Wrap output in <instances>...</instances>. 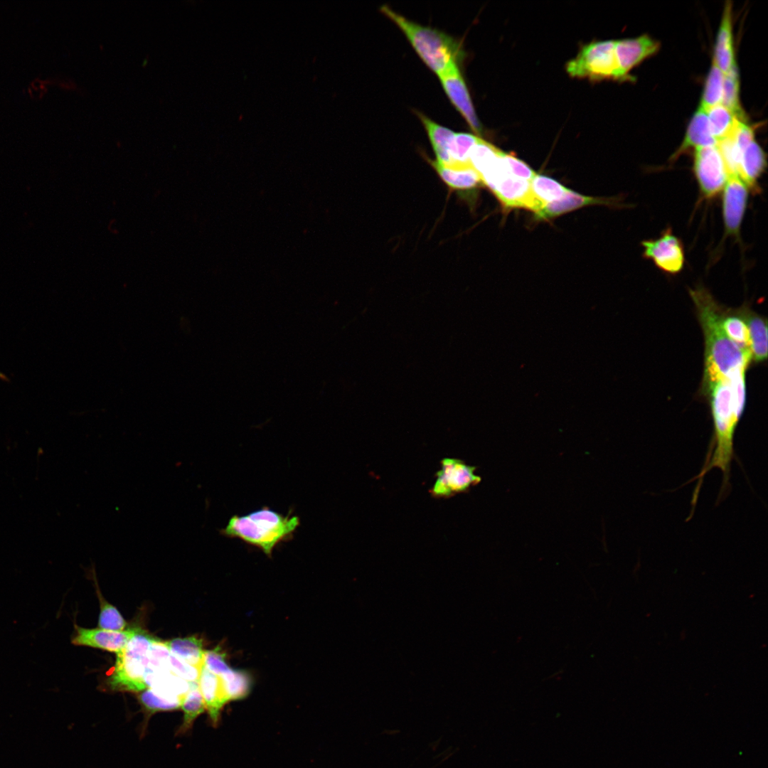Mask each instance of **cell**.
I'll list each match as a JSON object with an SVG mask.
<instances>
[{"instance_id":"6da1fadb","label":"cell","mask_w":768,"mask_h":768,"mask_svg":"<svg viewBox=\"0 0 768 768\" xmlns=\"http://www.w3.org/2000/svg\"><path fill=\"white\" fill-rule=\"evenodd\" d=\"M380 10L402 31L422 60L437 76L464 59L462 43L452 36L409 20L388 5Z\"/></svg>"},{"instance_id":"7a4b0ae2","label":"cell","mask_w":768,"mask_h":768,"mask_svg":"<svg viewBox=\"0 0 768 768\" xmlns=\"http://www.w3.org/2000/svg\"><path fill=\"white\" fill-rule=\"evenodd\" d=\"M299 524L298 516L291 513L284 516L265 506L244 516H233L220 533L257 547L270 556L279 543L292 538Z\"/></svg>"},{"instance_id":"3957f363","label":"cell","mask_w":768,"mask_h":768,"mask_svg":"<svg viewBox=\"0 0 768 768\" xmlns=\"http://www.w3.org/2000/svg\"><path fill=\"white\" fill-rule=\"evenodd\" d=\"M154 638L138 629L126 646L117 653L109 684L113 690L139 692L146 689L144 676L148 654Z\"/></svg>"},{"instance_id":"277c9868","label":"cell","mask_w":768,"mask_h":768,"mask_svg":"<svg viewBox=\"0 0 768 768\" xmlns=\"http://www.w3.org/2000/svg\"><path fill=\"white\" fill-rule=\"evenodd\" d=\"M501 154L480 174L482 183L493 192L506 209L520 208L536 213L542 206L533 196L530 181L509 174L501 161Z\"/></svg>"},{"instance_id":"5b68a950","label":"cell","mask_w":768,"mask_h":768,"mask_svg":"<svg viewBox=\"0 0 768 768\" xmlns=\"http://www.w3.org/2000/svg\"><path fill=\"white\" fill-rule=\"evenodd\" d=\"M614 43L615 41H604L585 45L577 55L567 63V73L573 78L592 80H618Z\"/></svg>"},{"instance_id":"8992f818","label":"cell","mask_w":768,"mask_h":768,"mask_svg":"<svg viewBox=\"0 0 768 768\" xmlns=\"http://www.w3.org/2000/svg\"><path fill=\"white\" fill-rule=\"evenodd\" d=\"M693 171L700 195L706 200L720 193L729 177L717 145L695 149Z\"/></svg>"},{"instance_id":"52a82bcc","label":"cell","mask_w":768,"mask_h":768,"mask_svg":"<svg viewBox=\"0 0 768 768\" xmlns=\"http://www.w3.org/2000/svg\"><path fill=\"white\" fill-rule=\"evenodd\" d=\"M643 257L653 262L662 272L669 274L681 272L684 267L685 253L682 241L667 228L656 239L641 242Z\"/></svg>"},{"instance_id":"ba28073f","label":"cell","mask_w":768,"mask_h":768,"mask_svg":"<svg viewBox=\"0 0 768 768\" xmlns=\"http://www.w3.org/2000/svg\"><path fill=\"white\" fill-rule=\"evenodd\" d=\"M476 466L466 464L463 460L444 458L441 469L436 473V480L430 492L436 497H449L466 491L478 484L481 477L475 474Z\"/></svg>"},{"instance_id":"9c48e42d","label":"cell","mask_w":768,"mask_h":768,"mask_svg":"<svg viewBox=\"0 0 768 768\" xmlns=\"http://www.w3.org/2000/svg\"><path fill=\"white\" fill-rule=\"evenodd\" d=\"M442 86L452 104L464 117L472 131L482 134V126L476 112L464 81L459 65H454L438 75Z\"/></svg>"},{"instance_id":"30bf717a","label":"cell","mask_w":768,"mask_h":768,"mask_svg":"<svg viewBox=\"0 0 768 768\" xmlns=\"http://www.w3.org/2000/svg\"><path fill=\"white\" fill-rule=\"evenodd\" d=\"M748 194V187L739 176L728 177L722 198V219L726 235L739 237Z\"/></svg>"},{"instance_id":"8fae6325","label":"cell","mask_w":768,"mask_h":768,"mask_svg":"<svg viewBox=\"0 0 768 768\" xmlns=\"http://www.w3.org/2000/svg\"><path fill=\"white\" fill-rule=\"evenodd\" d=\"M658 48L659 43L647 35L615 41L618 80H627L629 72L642 60L656 53Z\"/></svg>"},{"instance_id":"7c38bea8","label":"cell","mask_w":768,"mask_h":768,"mask_svg":"<svg viewBox=\"0 0 768 768\" xmlns=\"http://www.w3.org/2000/svg\"><path fill=\"white\" fill-rule=\"evenodd\" d=\"M73 644L86 646L115 652L120 651L137 632L138 628L112 631L100 628L87 629L75 625Z\"/></svg>"},{"instance_id":"4fadbf2b","label":"cell","mask_w":768,"mask_h":768,"mask_svg":"<svg viewBox=\"0 0 768 768\" xmlns=\"http://www.w3.org/2000/svg\"><path fill=\"white\" fill-rule=\"evenodd\" d=\"M733 45L732 5L730 2H727L718 32L713 58V62L724 75L736 66Z\"/></svg>"},{"instance_id":"5bb4252c","label":"cell","mask_w":768,"mask_h":768,"mask_svg":"<svg viewBox=\"0 0 768 768\" xmlns=\"http://www.w3.org/2000/svg\"><path fill=\"white\" fill-rule=\"evenodd\" d=\"M766 167V154L754 139L740 151L738 176L749 190L757 192L759 189L758 181Z\"/></svg>"},{"instance_id":"9a60e30c","label":"cell","mask_w":768,"mask_h":768,"mask_svg":"<svg viewBox=\"0 0 768 768\" xmlns=\"http://www.w3.org/2000/svg\"><path fill=\"white\" fill-rule=\"evenodd\" d=\"M709 125L707 112L699 107L691 118L684 139L671 158L675 161L690 149L717 145Z\"/></svg>"},{"instance_id":"2e32d148","label":"cell","mask_w":768,"mask_h":768,"mask_svg":"<svg viewBox=\"0 0 768 768\" xmlns=\"http://www.w3.org/2000/svg\"><path fill=\"white\" fill-rule=\"evenodd\" d=\"M198 686L206 709L213 723L218 721L222 708L230 701L221 678L203 666Z\"/></svg>"},{"instance_id":"e0dca14e","label":"cell","mask_w":768,"mask_h":768,"mask_svg":"<svg viewBox=\"0 0 768 768\" xmlns=\"http://www.w3.org/2000/svg\"><path fill=\"white\" fill-rule=\"evenodd\" d=\"M430 161L442 181L452 189L466 191L483 185L479 174L470 164H442L436 160Z\"/></svg>"},{"instance_id":"ac0fdd59","label":"cell","mask_w":768,"mask_h":768,"mask_svg":"<svg viewBox=\"0 0 768 768\" xmlns=\"http://www.w3.org/2000/svg\"><path fill=\"white\" fill-rule=\"evenodd\" d=\"M616 199L583 196L569 191L560 199L544 206L535 214L538 220H546L589 205L615 206Z\"/></svg>"},{"instance_id":"d6986e66","label":"cell","mask_w":768,"mask_h":768,"mask_svg":"<svg viewBox=\"0 0 768 768\" xmlns=\"http://www.w3.org/2000/svg\"><path fill=\"white\" fill-rule=\"evenodd\" d=\"M749 330L752 361L763 362L767 358V319L744 306L739 308Z\"/></svg>"},{"instance_id":"ffe728a7","label":"cell","mask_w":768,"mask_h":768,"mask_svg":"<svg viewBox=\"0 0 768 768\" xmlns=\"http://www.w3.org/2000/svg\"><path fill=\"white\" fill-rule=\"evenodd\" d=\"M415 113L427 132L436 161L442 164H450V149L456 132L436 123L420 112Z\"/></svg>"},{"instance_id":"44dd1931","label":"cell","mask_w":768,"mask_h":768,"mask_svg":"<svg viewBox=\"0 0 768 768\" xmlns=\"http://www.w3.org/2000/svg\"><path fill=\"white\" fill-rule=\"evenodd\" d=\"M721 325L725 335L733 343L742 350L751 353L748 327L739 309L723 308Z\"/></svg>"},{"instance_id":"7402d4cb","label":"cell","mask_w":768,"mask_h":768,"mask_svg":"<svg viewBox=\"0 0 768 768\" xmlns=\"http://www.w3.org/2000/svg\"><path fill=\"white\" fill-rule=\"evenodd\" d=\"M170 653L186 663L202 668L205 651L202 641L196 637L176 638L164 641Z\"/></svg>"},{"instance_id":"603a6c76","label":"cell","mask_w":768,"mask_h":768,"mask_svg":"<svg viewBox=\"0 0 768 768\" xmlns=\"http://www.w3.org/2000/svg\"><path fill=\"white\" fill-rule=\"evenodd\" d=\"M706 112L711 133L717 142L731 136L740 121L722 104L715 105Z\"/></svg>"},{"instance_id":"cb8c5ba5","label":"cell","mask_w":768,"mask_h":768,"mask_svg":"<svg viewBox=\"0 0 768 768\" xmlns=\"http://www.w3.org/2000/svg\"><path fill=\"white\" fill-rule=\"evenodd\" d=\"M530 189L535 198L542 206L562 198L569 189L557 181L536 174L530 181Z\"/></svg>"},{"instance_id":"d4e9b609","label":"cell","mask_w":768,"mask_h":768,"mask_svg":"<svg viewBox=\"0 0 768 768\" xmlns=\"http://www.w3.org/2000/svg\"><path fill=\"white\" fill-rule=\"evenodd\" d=\"M190 688L181 707L183 711V723L179 728L181 733L190 729L196 719L206 710L205 703L199 689L198 683L189 682Z\"/></svg>"},{"instance_id":"484cf974","label":"cell","mask_w":768,"mask_h":768,"mask_svg":"<svg viewBox=\"0 0 768 768\" xmlns=\"http://www.w3.org/2000/svg\"><path fill=\"white\" fill-rule=\"evenodd\" d=\"M740 80L737 67L735 66L725 75L721 104L730 110L740 121L745 122V117L739 100Z\"/></svg>"},{"instance_id":"4316f807","label":"cell","mask_w":768,"mask_h":768,"mask_svg":"<svg viewBox=\"0 0 768 768\" xmlns=\"http://www.w3.org/2000/svg\"><path fill=\"white\" fill-rule=\"evenodd\" d=\"M724 77V73L713 62L705 81L700 107L707 111L710 108L721 104Z\"/></svg>"},{"instance_id":"83f0119b","label":"cell","mask_w":768,"mask_h":768,"mask_svg":"<svg viewBox=\"0 0 768 768\" xmlns=\"http://www.w3.org/2000/svg\"><path fill=\"white\" fill-rule=\"evenodd\" d=\"M481 138L469 133H455L450 149V164H469V153Z\"/></svg>"},{"instance_id":"f1b7e54d","label":"cell","mask_w":768,"mask_h":768,"mask_svg":"<svg viewBox=\"0 0 768 768\" xmlns=\"http://www.w3.org/2000/svg\"><path fill=\"white\" fill-rule=\"evenodd\" d=\"M97 594L100 602L98 627L107 630L122 631L126 626V622L120 612L104 599L99 590Z\"/></svg>"},{"instance_id":"f546056e","label":"cell","mask_w":768,"mask_h":768,"mask_svg":"<svg viewBox=\"0 0 768 768\" xmlns=\"http://www.w3.org/2000/svg\"><path fill=\"white\" fill-rule=\"evenodd\" d=\"M223 683L230 700L245 696L249 690V681L243 673L235 671L230 668L219 676Z\"/></svg>"},{"instance_id":"4dcf8cb0","label":"cell","mask_w":768,"mask_h":768,"mask_svg":"<svg viewBox=\"0 0 768 768\" xmlns=\"http://www.w3.org/2000/svg\"><path fill=\"white\" fill-rule=\"evenodd\" d=\"M139 699L144 707L151 713L172 710L181 706L180 702L164 698L151 688L145 689L141 693Z\"/></svg>"},{"instance_id":"1f68e13d","label":"cell","mask_w":768,"mask_h":768,"mask_svg":"<svg viewBox=\"0 0 768 768\" xmlns=\"http://www.w3.org/2000/svg\"><path fill=\"white\" fill-rule=\"evenodd\" d=\"M501 159L508 173L516 178L530 181L536 174L526 163L512 154L502 152Z\"/></svg>"},{"instance_id":"d6a6232c","label":"cell","mask_w":768,"mask_h":768,"mask_svg":"<svg viewBox=\"0 0 768 768\" xmlns=\"http://www.w3.org/2000/svg\"><path fill=\"white\" fill-rule=\"evenodd\" d=\"M169 668L175 676L188 681L198 682L202 668L190 665L170 653Z\"/></svg>"}]
</instances>
